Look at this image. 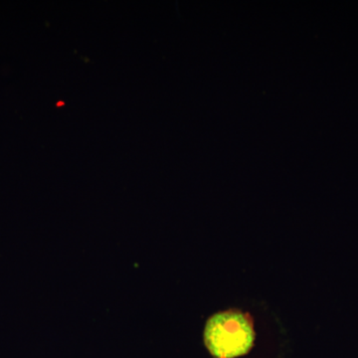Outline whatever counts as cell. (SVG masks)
I'll return each mask as SVG.
<instances>
[{
    "mask_svg": "<svg viewBox=\"0 0 358 358\" xmlns=\"http://www.w3.org/2000/svg\"><path fill=\"white\" fill-rule=\"evenodd\" d=\"M61 105L64 106V103H57V106H61Z\"/></svg>",
    "mask_w": 358,
    "mask_h": 358,
    "instance_id": "obj_2",
    "label": "cell"
},
{
    "mask_svg": "<svg viewBox=\"0 0 358 358\" xmlns=\"http://www.w3.org/2000/svg\"><path fill=\"white\" fill-rule=\"evenodd\" d=\"M253 327L242 313L225 312L207 322L204 343L214 358H236L247 355L254 345Z\"/></svg>",
    "mask_w": 358,
    "mask_h": 358,
    "instance_id": "obj_1",
    "label": "cell"
}]
</instances>
